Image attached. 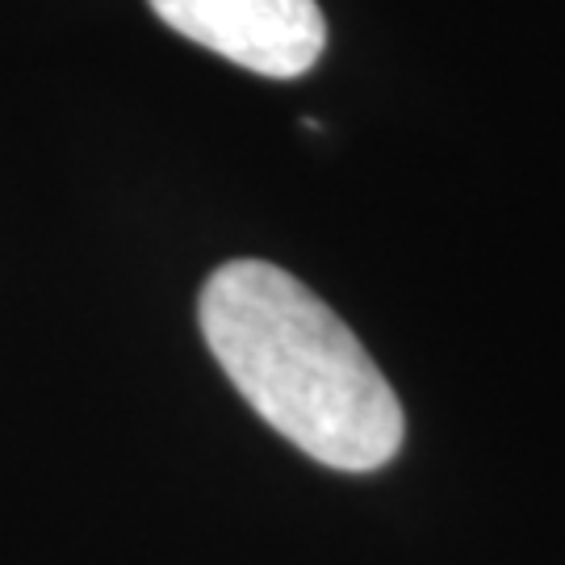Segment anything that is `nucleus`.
I'll list each match as a JSON object with an SVG mask.
<instances>
[{"instance_id":"2","label":"nucleus","mask_w":565,"mask_h":565,"mask_svg":"<svg viewBox=\"0 0 565 565\" xmlns=\"http://www.w3.org/2000/svg\"><path fill=\"white\" fill-rule=\"evenodd\" d=\"M181 39L223 55L256 76H306L327 46V21L315 0H147Z\"/></svg>"},{"instance_id":"1","label":"nucleus","mask_w":565,"mask_h":565,"mask_svg":"<svg viewBox=\"0 0 565 565\" xmlns=\"http://www.w3.org/2000/svg\"><path fill=\"white\" fill-rule=\"evenodd\" d=\"M198 319L231 385L306 457L373 473L403 452L398 394L352 327L285 268L268 260L214 268Z\"/></svg>"}]
</instances>
